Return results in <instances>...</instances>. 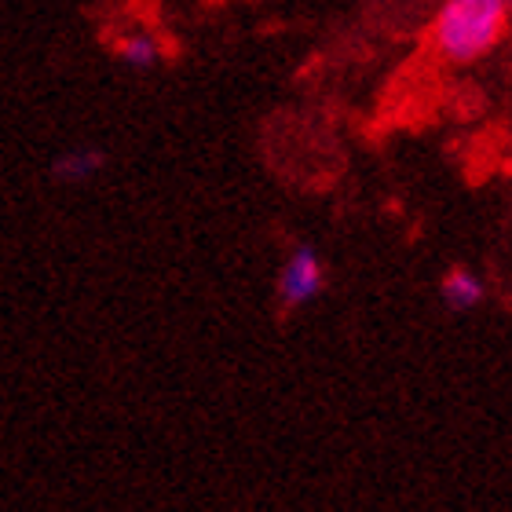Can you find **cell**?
<instances>
[{
  "label": "cell",
  "mask_w": 512,
  "mask_h": 512,
  "mask_svg": "<svg viewBox=\"0 0 512 512\" xmlns=\"http://www.w3.org/2000/svg\"><path fill=\"white\" fill-rule=\"evenodd\" d=\"M509 0H443L432 22V44L450 63H476L502 41Z\"/></svg>",
  "instance_id": "6da1fadb"
},
{
  "label": "cell",
  "mask_w": 512,
  "mask_h": 512,
  "mask_svg": "<svg viewBox=\"0 0 512 512\" xmlns=\"http://www.w3.org/2000/svg\"><path fill=\"white\" fill-rule=\"evenodd\" d=\"M322 286H326V271H322L319 253L297 242L286 267H282V275H278V304H282V311H293L304 300L319 297Z\"/></svg>",
  "instance_id": "7a4b0ae2"
},
{
  "label": "cell",
  "mask_w": 512,
  "mask_h": 512,
  "mask_svg": "<svg viewBox=\"0 0 512 512\" xmlns=\"http://www.w3.org/2000/svg\"><path fill=\"white\" fill-rule=\"evenodd\" d=\"M103 165H107V150L70 147L52 161V169L48 172H52L55 183H85V180H92L96 172H103Z\"/></svg>",
  "instance_id": "3957f363"
},
{
  "label": "cell",
  "mask_w": 512,
  "mask_h": 512,
  "mask_svg": "<svg viewBox=\"0 0 512 512\" xmlns=\"http://www.w3.org/2000/svg\"><path fill=\"white\" fill-rule=\"evenodd\" d=\"M439 297H443V304H447L450 311H472L483 304L487 286H483L472 271H465V267H450L447 278H443V286H439Z\"/></svg>",
  "instance_id": "277c9868"
},
{
  "label": "cell",
  "mask_w": 512,
  "mask_h": 512,
  "mask_svg": "<svg viewBox=\"0 0 512 512\" xmlns=\"http://www.w3.org/2000/svg\"><path fill=\"white\" fill-rule=\"evenodd\" d=\"M114 55H118L121 63L132 66V70H150L161 59V44L150 33H121L118 41H114Z\"/></svg>",
  "instance_id": "5b68a950"
},
{
  "label": "cell",
  "mask_w": 512,
  "mask_h": 512,
  "mask_svg": "<svg viewBox=\"0 0 512 512\" xmlns=\"http://www.w3.org/2000/svg\"><path fill=\"white\" fill-rule=\"evenodd\" d=\"M509 11H512V0H509Z\"/></svg>",
  "instance_id": "8992f818"
}]
</instances>
